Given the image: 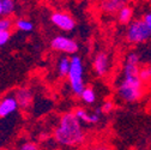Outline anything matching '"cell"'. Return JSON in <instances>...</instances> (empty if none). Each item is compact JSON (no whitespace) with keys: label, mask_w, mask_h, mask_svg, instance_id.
Returning <instances> with one entry per match:
<instances>
[{"label":"cell","mask_w":151,"mask_h":150,"mask_svg":"<svg viewBox=\"0 0 151 150\" xmlns=\"http://www.w3.org/2000/svg\"><path fill=\"white\" fill-rule=\"evenodd\" d=\"M54 138L61 145L76 146L85 141V132L73 113H65L54 131Z\"/></svg>","instance_id":"cell-1"},{"label":"cell","mask_w":151,"mask_h":150,"mask_svg":"<svg viewBox=\"0 0 151 150\" xmlns=\"http://www.w3.org/2000/svg\"><path fill=\"white\" fill-rule=\"evenodd\" d=\"M118 94L121 100L126 102H136L144 94V83L138 74L122 73V79L118 87Z\"/></svg>","instance_id":"cell-2"},{"label":"cell","mask_w":151,"mask_h":150,"mask_svg":"<svg viewBox=\"0 0 151 150\" xmlns=\"http://www.w3.org/2000/svg\"><path fill=\"white\" fill-rule=\"evenodd\" d=\"M83 74H84V66H83L82 58L79 55H73L72 58H70V70L67 73V77H68L70 85L73 94L78 96L85 88Z\"/></svg>","instance_id":"cell-3"},{"label":"cell","mask_w":151,"mask_h":150,"mask_svg":"<svg viewBox=\"0 0 151 150\" xmlns=\"http://www.w3.org/2000/svg\"><path fill=\"white\" fill-rule=\"evenodd\" d=\"M150 36L151 29L147 28L142 19H137L129 24L126 34V39L131 43H143L150 39Z\"/></svg>","instance_id":"cell-4"},{"label":"cell","mask_w":151,"mask_h":150,"mask_svg":"<svg viewBox=\"0 0 151 150\" xmlns=\"http://www.w3.org/2000/svg\"><path fill=\"white\" fill-rule=\"evenodd\" d=\"M50 47L54 50H59L66 54H76L79 48L78 43L74 40L70 39V37H66V36H61V35L54 37L50 42Z\"/></svg>","instance_id":"cell-5"},{"label":"cell","mask_w":151,"mask_h":150,"mask_svg":"<svg viewBox=\"0 0 151 150\" xmlns=\"http://www.w3.org/2000/svg\"><path fill=\"white\" fill-rule=\"evenodd\" d=\"M50 21L55 27L64 31H71L76 27L74 19L66 12H54L50 16Z\"/></svg>","instance_id":"cell-6"},{"label":"cell","mask_w":151,"mask_h":150,"mask_svg":"<svg viewBox=\"0 0 151 150\" xmlns=\"http://www.w3.org/2000/svg\"><path fill=\"white\" fill-rule=\"evenodd\" d=\"M93 70H95L96 74L99 77H104L109 71L110 66V60H109V55L106 52H100L95 55L93 58Z\"/></svg>","instance_id":"cell-7"},{"label":"cell","mask_w":151,"mask_h":150,"mask_svg":"<svg viewBox=\"0 0 151 150\" xmlns=\"http://www.w3.org/2000/svg\"><path fill=\"white\" fill-rule=\"evenodd\" d=\"M17 105L22 108H28L32 101V91L29 88H19L14 91V97Z\"/></svg>","instance_id":"cell-8"},{"label":"cell","mask_w":151,"mask_h":150,"mask_svg":"<svg viewBox=\"0 0 151 150\" xmlns=\"http://www.w3.org/2000/svg\"><path fill=\"white\" fill-rule=\"evenodd\" d=\"M18 108L16 100L12 96H6L0 101V118L9 117L10 114L14 113Z\"/></svg>","instance_id":"cell-9"},{"label":"cell","mask_w":151,"mask_h":150,"mask_svg":"<svg viewBox=\"0 0 151 150\" xmlns=\"http://www.w3.org/2000/svg\"><path fill=\"white\" fill-rule=\"evenodd\" d=\"M125 5L126 3L122 0H107V1H102L101 9L108 13H115L119 12Z\"/></svg>","instance_id":"cell-10"},{"label":"cell","mask_w":151,"mask_h":150,"mask_svg":"<svg viewBox=\"0 0 151 150\" xmlns=\"http://www.w3.org/2000/svg\"><path fill=\"white\" fill-rule=\"evenodd\" d=\"M132 17H133V9L131 6L125 5L120 11H119V21L122 24H127L131 22Z\"/></svg>","instance_id":"cell-11"},{"label":"cell","mask_w":151,"mask_h":150,"mask_svg":"<svg viewBox=\"0 0 151 150\" xmlns=\"http://www.w3.org/2000/svg\"><path fill=\"white\" fill-rule=\"evenodd\" d=\"M79 96L82 97V100L85 103H89V105H91L96 101V92L91 88H84V90L82 91V94Z\"/></svg>","instance_id":"cell-12"},{"label":"cell","mask_w":151,"mask_h":150,"mask_svg":"<svg viewBox=\"0 0 151 150\" xmlns=\"http://www.w3.org/2000/svg\"><path fill=\"white\" fill-rule=\"evenodd\" d=\"M70 70V58L68 57H63L60 58L58 63V71L61 77H66Z\"/></svg>","instance_id":"cell-13"},{"label":"cell","mask_w":151,"mask_h":150,"mask_svg":"<svg viewBox=\"0 0 151 150\" xmlns=\"http://www.w3.org/2000/svg\"><path fill=\"white\" fill-rule=\"evenodd\" d=\"M1 3V16H10L13 13L16 4L13 0H0Z\"/></svg>","instance_id":"cell-14"},{"label":"cell","mask_w":151,"mask_h":150,"mask_svg":"<svg viewBox=\"0 0 151 150\" xmlns=\"http://www.w3.org/2000/svg\"><path fill=\"white\" fill-rule=\"evenodd\" d=\"M16 28L18 30L21 31H25V32H29L34 29V24L30 22V21H27V19H22V18H19V19H17L16 23H14Z\"/></svg>","instance_id":"cell-15"},{"label":"cell","mask_w":151,"mask_h":150,"mask_svg":"<svg viewBox=\"0 0 151 150\" xmlns=\"http://www.w3.org/2000/svg\"><path fill=\"white\" fill-rule=\"evenodd\" d=\"M12 19L9 17H4V18H0V31H10L12 28Z\"/></svg>","instance_id":"cell-16"},{"label":"cell","mask_w":151,"mask_h":150,"mask_svg":"<svg viewBox=\"0 0 151 150\" xmlns=\"http://www.w3.org/2000/svg\"><path fill=\"white\" fill-rule=\"evenodd\" d=\"M76 115V118H77L79 121H84V123H88L89 124V113L83 109V108H78V109H76V112L73 113Z\"/></svg>","instance_id":"cell-17"},{"label":"cell","mask_w":151,"mask_h":150,"mask_svg":"<svg viewBox=\"0 0 151 150\" xmlns=\"http://www.w3.org/2000/svg\"><path fill=\"white\" fill-rule=\"evenodd\" d=\"M138 77H139V79H140L143 83L147 82V81L150 79V77H151V70H150V67H143V69H139Z\"/></svg>","instance_id":"cell-18"},{"label":"cell","mask_w":151,"mask_h":150,"mask_svg":"<svg viewBox=\"0 0 151 150\" xmlns=\"http://www.w3.org/2000/svg\"><path fill=\"white\" fill-rule=\"evenodd\" d=\"M100 109L102 113H110V112L114 109V103H113V101H109V100L104 101L103 105L100 107Z\"/></svg>","instance_id":"cell-19"},{"label":"cell","mask_w":151,"mask_h":150,"mask_svg":"<svg viewBox=\"0 0 151 150\" xmlns=\"http://www.w3.org/2000/svg\"><path fill=\"white\" fill-rule=\"evenodd\" d=\"M11 37V32L10 31H0V47L5 46Z\"/></svg>","instance_id":"cell-20"},{"label":"cell","mask_w":151,"mask_h":150,"mask_svg":"<svg viewBox=\"0 0 151 150\" xmlns=\"http://www.w3.org/2000/svg\"><path fill=\"white\" fill-rule=\"evenodd\" d=\"M19 150H39V146L34 142H27L19 146Z\"/></svg>","instance_id":"cell-21"},{"label":"cell","mask_w":151,"mask_h":150,"mask_svg":"<svg viewBox=\"0 0 151 150\" xmlns=\"http://www.w3.org/2000/svg\"><path fill=\"white\" fill-rule=\"evenodd\" d=\"M101 119V115L96 113H89V124H97Z\"/></svg>","instance_id":"cell-22"},{"label":"cell","mask_w":151,"mask_h":150,"mask_svg":"<svg viewBox=\"0 0 151 150\" xmlns=\"http://www.w3.org/2000/svg\"><path fill=\"white\" fill-rule=\"evenodd\" d=\"M142 21H143V23H144L147 28L151 29V14H150L149 12H147L146 14H144V17H143V19H142Z\"/></svg>","instance_id":"cell-23"},{"label":"cell","mask_w":151,"mask_h":150,"mask_svg":"<svg viewBox=\"0 0 151 150\" xmlns=\"http://www.w3.org/2000/svg\"><path fill=\"white\" fill-rule=\"evenodd\" d=\"M92 150H109V148L106 146V145H97L96 148H93Z\"/></svg>","instance_id":"cell-24"},{"label":"cell","mask_w":151,"mask_h":150,"mask_svg":"<svg viewBox=\"0 0 151 150\" xmlns=\"http://www.w3.org/2000/svg\"><path fill=\"white\" fill-rule=\"evenodd\" d=\"M0 16H1V3H0Z\"/></svg>","instance_id":"cell-25"}]
</instances>
